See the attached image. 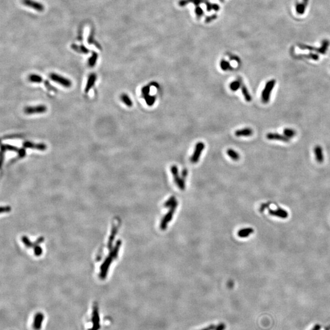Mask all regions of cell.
Returning a JSON list of instances; mask_svg holds the SVG:
<instances>
[{
    "label": "cell",
    "mask_w": 330,
    "mask_h": 330,
    "mask_svg": "<svg viewBox=\"0 0 330 330\" xmlns=\"http://www.w3.org/2000/svg\"><path fill=\"white\" fill-rule=\"evenodd\" d=\"M276 84V80L274 79H272L271 80H269L266 82L264 89L262 92L261 98L262 101L264 103H267L270 99V96L271 92L275 86Z\"/></svg>",
    "instance_id": "cell-1"
},
{
    "label": "cell",
    "mask_w": 330,
    "mask_h": 330,
    "mask_svg": "<svg viewBox=\"0 0 330 330\" xmlns=\"http://www.w3.org/2000/svg\"><path fill=\"white\" fill-rule=\"evenodd\" d=\"M50 78L53 81L66 88H70L72 86V81L69 79H67L61 75H58L55 73H51L50 74Z\"/></svg>",
    "instance_id": "cell-2"
},
{
    "label": "cell",
    "mask_w": 330,
    "mask_h": 330,
    "mask_svg": "<svg viewBox=\"0 0 330 330\" xmlns=\"http://www.w3.org/2000/svg\"><path fill=\"white\" fill-rule=\"evenodd\" d=\"M204 148H205V144L202 142H199L196 144L194 152L190 158V161L192 163H198Z\"/></svg>",
    "instance_id": "cell-3"
},
{
    "label": "cell",
    "mask_w": 330,
    "mask_h": 330,
    "mask_svg": "<svg viewBox=\"0 0 330 330\" xmlns=\"http://www.w3.org/2000/svg\"><path fill=\"white\" fill-rule=\"evenodd\" d=\"M47 108L45 105H40L33 106H27L24 109V112L27 114H42L46 112Z\"/></svg>",
    "instance_id": "cell-4"
},
{
    "label": "cell",
    "mask_w": 330,
    "mask_h": 330,
    "mask_svg": "<svg viewBox=\"0 0 330 330\" xmlns=\"http://www.w3.org/2000/svg\"><path fill=\"white\" fill-rule=\"evenodd\" d=\"M12 151L18 153L19 157H23L26 155L25 148L19 149L16 146L9 145V144H2L1 145V152H4L6 151Z\"/></svg>",
    "instance_id": "cell-5"
},
{
    "label": "cell",
    "mask_w": 330,
    "mask_h": 330,
    "mask_svg": "<svg viewBox=\"0 0 330 330\" xmlns=\"http://www.w3.org/2000/svg\"><path fill=\"white\" fill-rule=\"evenodd\" d=\"M22 2L24 6L32 8L37 12H42L45 9V7L42 4L34 0H22Z\"/></svg>",
    "instance_id": "cell-6"
},
{
    "label": "cell",
    "mask_w": 330,
    "mask_h": 330,
    "mask_svg": "<svg viewBox=\"0 0 330 330\" xmlns=\"http://www.w3.org/2000/svg\"><path fill=\"white\" fill-rule=\"evenodd\" d=\"M23 147L24 148L36 149L39 151H45L47 148L46 144L43 143H33L30 141H25L23 143Z\"/></svg>",
    "instance_id": "cell-7"
},
{
    "label": "cell",
    "mask_w": 330,
    "mask_h": 330,
    "mask_svg": "<svg viewBox=\"0 0 330 330\" xmlns=\"http://www.w3.org/2000/svg\"><path fill=\"white\" fill-rule=\"evenodd\" d=\"M268 212L270 215L271 216H274V217H279V218H284V219L287 218L289 216L288 212L286 210L283 209L281 208H278L276 210L269 209Z\"/></svg>",
    "instance_id": "cell-8"
},
{
    "label": "cell",
    "mask_w": 330,
    "mask_h": 330,
    "mask_svg": "<svg viewBox=\"0 0 330 330\" xmlns=\"http://www.w3.org/2000/svg\"><path fill=\"white\" fill-rule=\"evenodd\" d=\"M266 138L269 140H277L287 142L290 141V139L287 138L284 135H282L276 133H269L266 134Z\"/></svg>",
    "instance_id": "cell-9"
},
{
    "label": "cell",
    "mask_w": 330,
    "mask_h": 330,
    "mask_svg": "<svg viewBox=\"0 0 330 330\" xmlns=\"http://www.w3.org/2000/svg\"><path fill=\"white\" fill-rule=\"evenodd\" d=\"M96 80H97V75L96 73H91L89 75L88 81H87L85 89V91L86 93H88L90 91V89L94 86Z\"/></svg>",
    "instance_id": "cell-10"
},
{
    "label": "cell",
    "mask_w": 330,
    "mask_h": 330,
    "mask_svg": "<svg viewBox=\"0 0 330 330\" xmlns=\"http://www.w3.org/2000/svg\"><path fill=\"white\" fill-rule=\"evenodd\" d=\"M314 154L317 162L319 163H323L324 161V155L322 148L320 146L317 145L314 147Z\"/></svg>",
    "instance_id": "cell-11"
},
{
    "label": "cell",
    "mask_w": 330,
    "mask_h": 330,
    "mask_svg": "<svg viewBox=\"0 0 330 330\" xmlns=\"http://www.w3.org/2000/svg\"><path fill=\"white\" fill-rule=\"evenodd\" d=\"M253 130L250 128H245L239 129L235 132V135L237 137L241 136H250L253 134Z\"/></svg>",
    "instance_id": "cell-12"
},
{
    "label": "cell",
    "mask_w": 330,
    "mask_h": 330,
    "mask_svg": "<svg viewBox=\"0 0 330 330\" xmlns=\"http://www.w3.org/2000/svg\"><path fill=\"white\" fill-rule=\"evenodd\" d=\"M71 48L74 51H75V52H76L78 53H84V54H88L90 52L89 50H88V48H87L83 45H78L76 44L73 43V44L71 45Z\"/></svg>",
    "instance_id": "cell-13"
},
{
    "label": "cell",
    "mask_w": 330,
    "mask_h": 330,
    "mask_svg": "<svg viewBox=\"0 0 330 330\" xmlns=\"http://www.w3.org/2000/svg\"><path fill=\"white\" fill-rule=\"evenodd\" d=\"M330 45V42L328 40H324L322 41V45L319 48H316V52L320 53V54H325Z\"/></svg>",
    "instance_id": "cell-14"
},
{
    "label": "cell",
    "mask_w": 330,
    "mask_h": 330,
    "mask_svg": "<svg viewBox=\"0 0 330 330\" xmlns=\"http://www.w3.org/2000/svg\"><path fill=\"white\" fill-rule=\"evenodd\" d=\"M98 57H99V55L97 54V53L95 51H93L92 52V55L89 58V60L88 61V66H89L90 67H94L96 65V63H97Z\"/></svg>",
    "instance_id": "cell-15"
},
{
    "label": "cell",
    "mask_w": 330,
    "mask_h": 330,
    "mask_svg": "<svg viewBox=\"0 0 330 330\" xmlns=\"http://www.w3.org/2000/svg\"><path fill=\"white\" fill-rule=\"evenodd\" d=\"M241 89L242 94L244 96V98L245 99V100L246 101H248V102L251 101L252 100V97L250 95V94L247 88L246 87V86L245 85H242L241 87Z\"/></svg>",
    "instance_id": "cell-16"
},
{
    "label": "cell",
    "mask_w": 330,
    "mask_h": 330,
    "mask_svg": "<svg viewBox=\"0 0 330 330\" xmlns=\"http://www.w3.org/2000/svg\"><path fill=\"white\" fill-rule=\"evenodd\" d=\"M94 31L92 30V31H91V33L90 35L89 36V37H88V42L89 44H91V45H94L97 48H98L99 50H101V45L99 44V43H98V42L94 39Z\"/></svg>",
    "instance_id": "cell-17"
},
{
    "label": "cell",
    "mask_w": 330,
    "mask_h": 330,
    "mask_svg": "<svg viewBox=\"0 0 330 330\" xmlns=\"http://www.w3.org/2000/svg\"><path fill=\"white\" fill-rule=\"evenodd\" d=\"M121 100H122V101H123V103L127 105V106L129 107H131L133 106V101H132V100L130 98V97L126 94H122L121 96Z\"/></svg>",
    "instance_id": "cell-18"
},
{
    "label": "cell",
    "mask_w": 330,
    "mask_h": 330,
    "mask_svg": "<svg viewBox=\"0 0 330 330\" xmlns=\"http://www.w3.org/2000/svg\"><path fill=\"white\" fill-rule=\"evenodd\" d=\"M28 80L32 82V83H40L41 82H43V78L41 76L36 75V74H31L29 76Z\"/></svg>",
    "instance_id": "cell-19"
},
{
    "label": "cell",
    "mask_w": 330,
    "mask_h": 330,
    "mask_svg": "<svg viewBox=\"0 0 330 330\" xmlns=\"http://www.w3.org/2000/svg\"><path fill=\"white\" fill-rule=\"evenodd\" d=\"M241 80H238L236 81H233L229 85V88L232 91H237L240 87H241Z\"/></svg>",
    "instance_id": "cell-20"
},
{
    "label": "cell",
    "mask_w": 330,
    "mask_h": 330,
    "mask_svg": "<svg viewBox=\"0 0 330 330\" xmlns=\"http://www.w3.org/2000/svg\"><path fill=\"white\" fill-rule=\"evenodd\" d=\"M227 154L233 160H238L240 159L239 154L232 149H229L227 150Z\"/></svg>",
    "instance_id": "cell-21"
},
{
    "label": "cell",
    "mask_w": 330,
    "mask_h": 330,
    "mask_svg": "<svg viewBox=\"0 0 330 330\" xmlns=\"http://www.w3.org/2000/svg\"><path fill=\"white\" fill-rule=\"evenodd\" d=\"M283 134L287 138L290 139V138H292L294 137L296 135V132L294 130L292 129L286 128L283 130Z\"/></svg>",
    "instance_id": "cell-22"
},
{
    "label": "cell",
    "mask_w": 330,
    "mask_h": 330,
    "mask_svg": "<svg viewBox=\"0 0 330 330\" xmlns=\"http://www.w3.org/2000/svg\"><path fill=\"white\" fill-rule=\"evenodd\" d=\"M306 8V7L304 5H303L301 2L297 3L296 4V7H295L297 14L299 15H303L305 12Z\"/></svg>",
    "instance_id": "cell-23"
},
{
    "label": "cell",
    "mask_w": 330,
    "mask_h": 330,
    "mask_svg": "<svg viewBox=\"0 0 330 330\" xmlns=\"http://www.w3.org/2000/svg\"><path fill=\"white\" fill-rule=\"evenodd\" d=\"M144 99L146 102V104L148 106H152L154 104V103H155V101L156 100V98H155V96H151L150 94H149V95L146 96V97H144Z\"/></svg>",
    "instance_id": "cell-24"
},
{
    "label": "cell",
    "mask_w": 330,
    "mask_h": 330,
    "mask_svg": "<svg viewBox=\"0 0 330 330\" xmlns=\"http://www.w3.org/2000/svg\"><path fill=\"white\" fill-rule=\"evenodd\" d=\"M150 90H151L150 85H146V86H144V87H142V88L141 89V96H142V97L144 98L146 96L149 95V93H150Z\"/></svg>",
    "instance_id": "cell-25"
},
{
    "label": "cell",
    "mask_w": 330,
    "mask_h": 330,
    "mask_svg": "<svg viewBox=\"0 0 330 330\" xmlns=\"http://www.w3.org/2000/svg\"><path fill=\"white\" fill-rule=\"evenodd\" d=\"M253 232V229L248 228V229H243V230L240 231L239 232V235L241 236V237H247V236L250 235Z\"/></svg>",
    "instance_id": "cell-26"
},
{
    "label": "cell",
    "mask_w": 330,
    "mask_h": 330,
    "mask_svg": "<svg viewBox=\"0 0 330 330\" xmlns=\"http://www.w3.org/2000/svg\"><path fill=\"white\" fill-rule=\"evenodd\" d=\"M43 85H45V88L48 90V91H53V92H57L58 90L56 89V88L54 86H53L47 80H44L43 81Z\"/></svg>",
    "instance_id": "cell-27"
},
{
    "label": "cell",
    "mask_w": 330,
    "mask_h": 330,
    "mask_svg": "<svg viewBox=\"0 0 330 330\" xmlns=\"http://www.w3.org/2000/svg\"><path fill=\"white\" fill-rule=\"evenodd\" d=\"M220 66H221V68L223 70H230L232 68L230 64L225 61V60H222L220 63Z\"/></svg>",
    "instance_id": "cell-28"
},
{
    "label": "cell",
    "mask_w": 330,
    "mask_h": 330,
    "mask_svg": "<svg viewBox=\"0 0 330 330\" xmlns=\"http://www.w3.org/2000/svg\"><path fill=\"white\" fill-rule=\"evenodd\" d=\"M298 57H301V58H309V59H312L313 60H315V61H317L319 60V55H317V54H313V53H309V55H301V56H299Z\"/></svg>",
    "instance_id": "cell-29"
},
{
    "label": "cell",
    "mask_w": 330,
    "mask_h": 330,
    "mask_svg": "<svg viewBox=\"0 0 330 330\" xmlns=\"http://www.w3.org/2000/svg\"><path fill=\"white\" fill-rule=\"evenodd\" d=\"M149 85H150L151 86H155V88H159V84H158L157 83H156V82H151V83H150Z\"/></svg>",
    "instance_id": "cell-30"
},
{
    "label": "cell",
    "mask_w": 330,
    "mask_h": 330,
    "mask_svg": "<svg viewBox=\"0 0 330 330\" xmlns=\"http://www.w3.org/2000/svg\"><path fill=\"white\" fill-rule=\"evenodd\" d=\"M308 2H309V0H302V2H301V3L303 5H304L306 7H307V5Z\"/></svg>",
    "instance_id": "cell-31"
},
{
    "label": "cell",
    "mask_w": 330,
    "mask_h": 330,
    "mask_svg": "<svg viewBox=\"0 0 330 330\" xmlns=\"http://www.w3.org/2000/svg\"><path fill=\"white\" fill-rule=\"evenodd\" d=\"M320 330V327L319 325H317L314 327V328L312 330Z\"/></svg>",
    "instance_id": "cell-32"
}]
</instances>
